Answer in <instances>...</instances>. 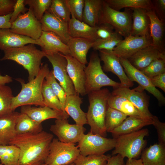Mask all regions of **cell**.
Masks as SVG:
<instances>
[{
	"mask_svg": "<svg viewBox=\"0 0 165 165\" xmlns=\"http://www.w3.org/2000/svg\"></svg>",
	"mask_w": 165,
	"mask_h": 165,
	"instance_id": "cell-59",
	"label": "cell"
},
{
	"mask_svg": "<svg viewBox=\"0 0 165 165\" xmlns=\"http://www.w3.org/2000/svg\"><path fill=\"white\" fill-rule=\"evenodd\" d=\"M12 13L6 16H0V29L11 28V24L10 20Z\"/></svg>",
	"mask_w": 165,
	"mask_h": 165,
	"instance_id": "cell-52",
	"label": "cell"
},
{
	"mask_svg": "<svg viewBox=\"0 0 165 165\" xmlns=\"http://www.w3.org/2000/svg\"><path fill=\"white\" fill-rule=\"evenodd\" d=\"M50 130L60 141L68 143L78 142L84 134L86 129L83 126L69 123L67 119H56L51 125Z\"/></svg>",
	"mask_w": 165,
	"mask_h": 165,
	"instance_id": "cell-12",
	"label": "cell"
},
{
	"mask_svg": "<svg viewBox=\"0 0 165 165\" xmlns=\"http://www.w3.org/2000/svg\"><path fill=\"white\" fill-rule=\"evenodd\" d=\"M80 154L75 143H68L53 138L45 162L47 165H67L73 163Z\"/></svg>",
	"mask_w": 165,
	"mask_h": 165,
	"instance_id": "cell-8",
	"label": "cell"
},
{
	"mask_svg": "<svg viewBox=\"0 0 165 165\" xmlns=\"http://www.w3.org/2000/svg\"><path fill=\"white\" fill-rule=\"evenodd\" d=\"M1 61L11 60L22 65L28 72V81L33 79L40 70L42 58L46 54L33 44L10 48L4 51Z\"/></svg>",
	"mask_w": 165,
	"mask_h": 165,
	"instance_id": "cell-4",
	"label": "cell"
},
{
	"mask_svg": "<svg viewBox=\"0 0 165 165\" xmlns=\"http://www.w3.org/2000/svg\"><path fill=\"white\" fill-rule=\"evenodd\" d=\"M132 18V14L129 9H126L123 12L115 10L103 0L98 24H109L117 33L125 38L130 34Z\"/></svg>",
	"mask_w": 165,
	"mask_h": 165,
	"instance_id": "cell-7",
	"label": "cell"
},
{
	"mask_svg": "<svg viewBox=\"0 0 165 165\" xmlns=\"http://www.w3.org/2000/svg\"><path fill=\"white\" fill-rule=\"evenodd\" d=\"M68 27L71 37L85 38L93 42L97 40L95 27H92L73 16L68 22Z\"/></svg>",
	"mask_w": 165,
	"mask_h": 165,
	"instance_id": "cell-29",
	"label": "cell"
},
{
	"mask_svg": "<svg viewBox=\"0 0 165 165\" xmlns=\"http://www.w3.org/2000/svg\"><path fill=\"white\" fill-rule=\"evenodd\" d=\"M140 159L143 165H165V145H150L142 152Z\"/></svg>",
	"mask_w": 165,
	"mask_h": 165,
	"instance_id": "cell-31",
	"label": "cell"
},
{
	"mask_svg": "<svg viewBox=\"0 0 165 165\" xmlns=\"http://www.w3.org/2000/svg\"><path fill=\"white\" fill-rule=\"evenodd\" d=\"M72 16L82 21L84 0H66Z\"/></svg>",
	"mask_w": 165,
	"mask_h": 165,
	"instance_id": "cell-45",
	"label": "cell"
},
{
	"mask_svg": "<svg viewBox=\"0 0 165 165\" xmlns=\"http://www.w3.org/2000/svg\"><path fill=\"white\" fill-rule=\"evenodd\" d=\"M153 118V117H152ZM153 119H142L136 117H127L122 123L111 133L113 138L141 130L144 126L152 125Z\"/></svg>",
	"mask_w": 165,
	"mask_h": 165,
	"instance_id": "cell-30",
	"label": "cell"
},
{
	"mask_svg": "<svg viewBox=\"0 0 165 165\" xmlns=\"http://www.w3.org/2000/svg\"><path fill=\"white\" fill-rule=\"evenodd\" d=\"M130 9L132 10L133 18L130 35L133 36L150 35V20L147 13V10L140 8Z\"/></svg>",
	"mask_w": 165,
	"mask_h": 165,
	"instance_id": "cell-24",
	"label": "cell"
},
{
	"mask_svg": "<svg viewBox=\"0 0 165 165\" xmlns=\"http://www.w3.org/2000/svg\"><path fill=\"white\" fill-rule=\"evenodd\" d=\"M50 71L48 64H46L41 65L37 75L28 83H25L20 78L16 79L20 83L21 89L20 93L13 98L11 106L12 112L18 107L24 105L45 106L42 94V86Z\"/></svg>",
	"mask_w": 165,
	"mask_h": 165,
	"instance_id": "cell-2",
	"label": "cell"
},
{
	"mask_svg": "<svg viewBox=\"0 0 165 165\" xmlns=\"http://www.w3.org/2000/svg\"><path fill=\"white\" fill-rule=\"evenodd\" d=\"M19 113L13 111L0 116V145H9L16 135L15 126Z\"/></svg>",
	"mask_w": 165,
	"mask_h": 165,
	"instance_id": "cell-28",
	"label": "cell"
},
{
	"mask_svg": "<svg viewBox=\"0 0 165 165\" xmlns=\"http://www.w3.org/2000/svg\"><path fill=\"white\" fill-rule=\"evenodd\" d=\"M121 112L108 105L105 119L107 132H110L119 126L127 117Z\"/></svg>",
	"mask_w": 165,
	"mask_h": 165,
	"instance_id": "cell-37",
	"label": "cell"
},
{
	"mask_svg": "<svg viewBox=\"0 0 165 165\" xmlns=\"http://www.w3.org/2000/svg\"><path fill=\"white\" fill-rule=\"evenodd\" d=\"M51 64L53 75L64 90L67 96L76 94L73 83L67 71V62L64 55L59 53L46 54Z\"/></svg>",
	"mask_w": 165,
	"mask_h": 165,
	"instance_id": "cell-11",
	"label": "cell"
},
{
	"mask_svg": "<svg viewBox=\"0 0 165 165\" xmlns=\"http://www.w3.org/2000/svg\"><path fill=\"white\" fill-rule=\"evenodd\" d=\"M107 103L108 106L121 112L127 116L142 119H152L144 115L128 100L122 96L111 93Z\"/></svg>",
	"mask_w": 165,
	"mask_h": 165,
	"instance_id": "cell-22",
	"label": "cell"
},
{
	"mask_svg": "<svg viewBox=\"0 0 165 165\" xmlns=\"http://www.w3.org/2000/svg\"><path fill=\"white\" fill-rule=\"evenodd\" d=\"M53 138L52 134L42 131L16 135L9 145H15L20 149L18 165H39L45 163Z\"/></svg>",
	"mask_w": 165,
	"mask_h": 165,
	"instance_id": "cell-1",
	"label": "cell"
},
{
	"mask_svg": "<svg viewBox=\"0 0 165 165\" xmlns=\"http://www.w3.org/2000/svg\"><path fill=\"white\" fill-rule=\"evenodd\" d=\"M24 2L25 5L29 6L35 17L40 21L50 8L52 0H24Z\"/></svg>",
	"mask_w": 165,
	"mask_h": 165,
	"instance_id": "cell-39",
	"label": "cell"
},
{
	"mask_svg": "<svg viewBox=\"0 0 165 165\" xmlns=\"http://www.w3.org/2000/svg\"><path fill=\"white\" fill-rule=\"evenodd\" d=\"M20 150L13 145H0V161L4 165H18Z\"/></svg>",
	"mask_w": 165,
	"mask_h": 165,
	"instance_id": "cell-35",
	"label": "cell"
},
{
	"mask_svg": "<svg viewBox=\"0 0 165 165\" xmlns=\"http://www.w3.org/2000/svg\"><path fill=\"white\" fill-rule=\"evenodd\" d=\"M124 159L119 154L113 156L108 159L105 165H125Z\"/></svg>",
	"mask_w": 165,
	"mask_h": 165,
	"instance_id": "cell-51",
	"label": "cell"
},
{
	"mask_svg": "<svg viewBox=\"0 0 165 165\" xmlns=\"http://www.w3.org/2000/svg\"><path fill=\"white\" fill-rule=\"evenodd\" d=\"M150 35L133 36L130 35L123 39L113 49L119 58L128 59L141 49L152 45Z\"/></svg>",
	"mask_w": 165,
	"mask_h": 165,
	"instance_id": "cell-13",
	"label": "cell"
},
{
	"mask_svg": "<svg viewBox=\"0 0 165 165\" xmlns=\"http://www.w3.org/2000/svg\"><path fill=\"white\" fill-rule=\"evenodd\" d=\"M125 165H143L141 159H131L127 160Z\"/></svg>",
	"mask_w": 165,
	"mask_h": 165,
	"instance_id": "cell-54",
	"label": "cell"
},
{
	"mask_svg": "<svg viewBox=\"0 0 165 165\" xmlns=\"http://www.w3.org/2000/svg\"><path fill=\"white\" fill-rule=\"evenodd\" d=\"M16 0H0V16L12 13Z\"/></svg>",
	"mask_w": 165,
	"mask_h": 165,
	"instance_id": "cell-49",
	"label": "cell"
},
{
	"mask_svg": "<svg viewBox=\"0 0 165 165\" xmlns=\"http://www.w3.org/2000/svg\"><path fill=\"white\" fill-rule=\"evenodd\" d=\"M140 71L148 78L165 73V59H156Z\"/></svg>",
	"mask_w": 165,
	"mask_h": 165,
	"instance_id": "cell-44",
	"label": "cell"
},
{
	"mask_svg": "<svg viewBox=\"0 0 165 165\" xmlns=\"http://www.w3.org/2000/svg\"><path fill=\"white\" fill-rule=\"evenodd\" d=\"M29 9L25 6L24 0H16L13 7V11L12 13L10 22L11 24L17 19L19 15L27 12Z\"/></svg>",
	"mask_w": 165,
	"mask_h": 165,
	"instance_id": "cell-48",
	"label": "cell"
},
{
	"mask_svg": "<svg viewBox=\"0 0 165 165\" xmlns=\"http://www.w3.org/2000/svg\"><path fill=\"white\" fill-rule=\"evenodd\" d=\"M119 61L125 73L131 81L138 83L139 86L144 90H147L156 97L160 104H164L165 97L162 94L152 85L148 77L132 65L128 59L119 58Z\"/></svg>",
	"mask_w": 165,
	"mask_h": 165,
	"instance_id": "cell-14",
	"label": "cell"
},
{
	"mask_svg": "<svg viewBox=\"0 0 165 165\" xmlns=\"http://www.w3.org/2000/svg\"><path fill=\"white\" fill-rule=\"evenodd\" d=\"M10 29L13 32L35 40L39 38L42 31L40 21L35 17L30 8L26 13L19 16L11 23Z\"/></svg>",
	"mask_w": 165,
	"mask_h": 165,
	"instance_id": "cell-10",
	"label": "cell"
},
{
	"mask_svg": "<svg viewBox=\"0 0 165 165\" xmlns=\"http://www.w3.org/2000/svg\"><path fill=\"white\" fill-rule=\"evenodd\" d=\"M15 129L16 134L37 133L42 131L41 123H38L26 114L19 113L16 119Z\"/></svg>",
	"mask_w": 165,
	"mask_h": 165,
	"instance_id": "cell-33",
	"label": "cell"
},
{
	"mask_svg": "<svg viewBox=\"0 0 165 165\" xmlns=\"http://www.w3.org/2000/svg\"><path fill=\"white\" fill-rule=\"evenodd\" d=\"M93 42L85 38L71 37L67 44L69 54L86 66L88 63L87 54L89 50L92 47Z\"/></svg>",
	"mask_w": 165,
	"mask_h": 165,
	"instance_id": "cell-26",
	"label": "cell"
},
{
	"mask_svg": "<svg viewBox=\"0 0 165 165\" xmlns=\"http://www.w3.org/2000/svg\"><path fill=\"white\" fill-rule=\"evenodd\" d=\"M42 94L45 106L60 112H65L58 97L45 79L42 83Z\"/></svg>",
	"mask_w": 165,
	"mask_h": 165,
	"instance_id": "cell-36",
	"label": "cell"
},
{
	"mask_svg": "<svg viewBox=\"0 0 165 165\" xmlns=\"http://www.w3.org/2000/svg\"><path fill=\"white\" fill-rule=\"evenodd\" d=\"M95 27L97 40L107 39L119 34L111 25L108 24H98Z\"/></svg>",
	"mask_w": 165,
	"mask_h": 165,
	"instance_id": "cell-46",
	"label": "cell"
},
{
	"mask_svg": "<svg viewBox=\"0 0 165 165\" xmlns=\"http://www.w3.org/2000/svg\"><path fill=\"white\" fill-rule=\"evenodd\" d=\"M48 10L65 22L68 23L71 19V14L66 0H52Z\"/></svg>",
	"mask_w": 165,
	"mask_h": 165,
	"instance_id": "cell-40",
	"label": "cell"
},
{
	"mask_svg": "<svg viewBox=\"0 0 165 165\" xmlns=\"http://www.w3.org/2000/svg\"><path fill=\"white\" fill-rule=\"evenodd\" d=\"M112 9L119 11L123 8H140L147 10L154 9L152 2L149 0H105Z\"/></svg>",
	"mask_w": 165,
	"mask_h": 165,
	"instance_id": "cell-34",
	"label": "cell"
},
{
	"mask_svg": "<svg viewBox=\"0 0 165 165\" xmlns=\"http://www.w3.org/2000/svg\"><path fill=\"white\" fill-rule=\"evenodd\" d=\"M67 165H75V164L74 163H73Z\"/></svg>",
	"mask_w": 165,
	"mask_h": 165,
	"instance_id": "cell-57",
	"label": "cell"
},
{
	"mask_svg": "<svg viewBox=\"0 0 165 165\" xmlns=\"http://www.w3.org/2000/svg\"><path fill=\"white\" fill-rule=\"evenodd\" d=\"M20 112L26 114L39 123L50 119H68L69 116L66 112H60L47 106L37 107L29 105L23 106H21Z\"/></svg>",
	"mask_w": 165,
	"mask_h": 165,
	"instance_id": "cell-20",
	"label": "cell"
},
{
	"mask_svg": "<svg viewBox=\"0 0 165 165\" xmlns=\"http://www.w3.org/2000/svg\"><path fill=\"white\" fill-rule=\"evenodd\" d=\"M152 125L156 129L158 136V143L165 145V123L161 122L158 118L153 116Z\"/></svg>",
	"mask_w": 165,
	"mask_h": 165,
	"instance_id": "cell-47",
	"label": "cell"
},
{
	"mask_svg": "<svg viewBox=\"0 0 165 165\" xmlns=\"http://www.w3.org/2000/svg\"><path fill=\"white\" fill-rule=\"evenodd\" d=\"M39 39L42 44V50L46 54L57 53H61L64 55L69 54L67 45L53 32L42 31Z\"/></svg>",
	"mask_w": 165,
	"mask_h": 165,
	"instance_id": "cell-23",
	"label": "cell"
},
{
	"mask_svg": "<svg viewBox=\"0 0 165 165\" xmlns=\"http://www.w3.org/2000/svg\"><path fill=\"white\" fill-rule=\"evenodd\" d=\"M29 44L42 46L39 39L35 40L28 37L19 35L11 31L10 28L0 29V50H6L21 47Z\"/></svg>",
	"mask_w": 165,
	"mask_h": 165,
	"instance_id": "cell-19",
	"label": "cell"
},
{
	"mask_svg": "<svg viewBox=\"0 0 165 165\" xmlns=\"http://www.w3.org/2000/svg\"><path fill=\"white\" fill-rule=\"evenodd\" d=\"M147 13L150 20V35L152 39V45L162 52L164 34V25L162 20L158 16L154 9L147 10Z\"/></svg>",
	"mask_w": 165,
	"mask_h": 165,
	"instance_id": "cell-27",
	"label": "cell"
},
{
	"mask_svg": "<svg viewBox=\"0 0 165 165\" xmlns=\"http://www.w3.org/2000/svg\"><path fill=\"white\" fill-rule=\"evenodd\" d=\"M13 97L11 88L5 85H0V116L12 112L11 106Z\"/></svg>",
	"mask_w": 165,
	"mask_h": 165,
	"instance_id": "cell-38",
	"label": "cell"
},
{
	"mask_svg": "<svg viewBox=\"0 0 165 165\" xmlns=\"http://www.w3.org/2000/svg\"><path fill=\"white\" fill-rule=\"evenodd\" d=\"M116 143L115 138H107L89 132L83 135L77 146L83 156L100 155L114 148Z\"/></svg>",
	"mask_w": 165,
	"mask_h": 165,
	"instance_id": "cell-9",
	"label": "cell"
},
{
	"mask_svg": "<svg viewBox=\"0 0 165 165\" xmlns=\"http://www.w3.org/2000/svg\"><path fill=\"white\" fill-rule=\"evenodd\" d=\"M123 40L119 34L104 39H98L93 42L92 48L95 50H104L112 51Z\"/></svg>",
	"mask_w": 165,
	"mask_h": 165,
	"instance_id": "cell-42",
	"label": "cell"
},
{
	"mask_svg": "<svg viewBox=\"0 0 165 165\" xmlns=\"http://www.w3.org/2000/svg\"><path fill=\"white\" fill-rule=\"evenodd\" d=\"M88 64L87 66L84 69L86 94L99 90L104 86H111L113 88L121 86L120 83L110 79L104 72L101 65L100 57L97 53H92Z\"/></svg>",
	"mask_w": 165,
	"mask_h": 165,
	"instance_id": "cell-6",
	"label": "cell"
},
{
	"mask_svg": "<svg viewBox=\"0 0 165 165\" xmlns=\"http://www.w3.org/2000/svg\"><path fill=\"white\" fill-rule=\"evenodd\" d=\"M110 156L104 154L84 156L80 154L74 163L75 165H105Z\"/></svg>",
	"mask_w": 165,
	"mask_h": 165,
	"instance_id": "cell-41",
	"label": "cell"
},
{
	"mask_svg": "<svg viewBox=\"0 0 165 165\" xmlns=\"http://www.w3.org/2000/svg\"><path fill=\"white\" fill-rule=\"evenodd\" d=\"M156 5L155 6H158V9H160V10L161 13H164V12L165 10V0H156Z\"/></svg>",
	"mask_w": 165,
	"mask_h": 165,
	"instance_id": "cell-55",
	"label": "cell"
},
{
	"mask_svg": "<svg viewBox=\"0 0 165 165\" xmlns=\"http://www.w3.org/2000/svg\"><path fill=\"white\" fill-rule=\"evenodd\" d=\"M39 165H47L46 163H43L42 164H40Z\"/></svg>",
	"mask_w": 165,
	"mask_h": 165,
	"instance_id": "cell-56",
	"label": "cell"
},
{
	"mask_svg": "<svg viewBox=\"0 0 165 165\" xmlns=\"http://www.w3.org/2000/svg\"><path fill=\"white\" fill-rule=\"evenodd\" d=\"M12 81V79L11 77L7 75H0V85H5Z\"/></svg>",
	"mask_w": 165,
	"mask_h": 165,
	"instance_id": "cell-53",
	"label": "cell"
},
{
	"mask_svg": "<svg viewBox=\"0 0 165 165\" xmlns=\"http://www.w3.org/2000/svg\"><path fill=\"white\" fill-rule=\"evenodd\" d=\"M148 134V130L144 129L118 137L112 155L119 154L123 158L136 159L146 145L144 138Z\"/></svg>",
	"mask_w": 165,
	"mask_h": 165,
	"instance_id": "cell-5",
	"label": "cell"
},
{
	"mask_svg": "<svg viewBox=\"0 0 165 165\" xmlns=\"http://www.w3.org/2000/svg\"><path fill=\"white\" fill-rule=\"evenodd\" d=\"M148 78L154 87H159L165 92V73Z\"/></svg>",
	"mask_w": 165,
	"mask_h": 165,
	"instance_id": "cell-50",
	"label": "cell"
},
{
	"mask_svg": "<svg viewBox=\"0 0 165 165\" xmlns=\"http://www.w3.org/2000/svg\"><path fill=\"white\" fill-rule=\"evenodd\" d=\"M0 165H2V164H0Z\"/></svg>",
	"mask_w": 165,
	"mask_h": 165,
	"instance_id": "cell-58",
	"label": "cell"
},
{
	"mask_svg": "<svg viewBox=\"0 0 165 165\" xmlns=\"http://www.w3.org/2000/svg\"><path fill=\"white\" fill-rule=\"evenodd\" d=\"M103 0H84L82 21L92 27L98 23Z\"/></svg>",
	"mask_w": 165,
	"mask_h": 165,
	"instance_id": "cell-32",
	"label": "cell"
},
{
	"mask_svg": "<svg viewBox=\"0 0 165 165\" xmlns=\"http://www.w3.org/2000/svg\"><path fill=\"white\" fill-rule=\"evenodd\" d=\"M45 79L50 84L53 91L58 97L62 105L63 111L65 112L64 108L67 95L63 89L57 82L53 75V70L50 71L46 77Z\"/></svg>",
	"mask_w": 165,
	"mask_h": 165,
	"instance_id": "cell-43",
	"label": "cell"
},
{
	"mask_svg": "<svg viewBox=\"0 0 165 165\" xmlns=\"http://www.w3.org/2000/svg\"><path fill=\"white\" fill-rule=\"evenodd\" d=\"M40 21L42 31L53 32L67 44L71 38L68 23L64 21L48 10L46 11Z\"/></svg>",
	"mask_w": 165,
	"mask_h": 165,
	"instance_id": "cell-17",
	"label": "cell"
},
{
	"mask_svg": "<svg viewBox=\"0 0 165 165\" xmlns=\"http://www.w3.org/2000/svg\"><path fill=\"white\" fill-rule=\"evenodd\" d=\"M101 61L103 62L102 67L104 72H111L116 75L120 81L121 86L130 88L134 85L125 73L121 64L119 57L113 51L99 50Z\"/></svg>",
	"mask_w": 165,
	"mask_h": 165,
	"instance_id": "cell-15",
	"label": "cell"
},
{
	"mask_svg": "<svg viewBox=\"0 0 165 165\" xmlns=\"http://www.w3.org/2000/svg\"><path fill=\"white\" fill-rule=\"evenodd\" d=\"M159 58L165 59L164 53L151 45L137 52L128 60L134 67L141 70Z\"/></svg>",
	"mask_w": 165,
	"mask_h": 165,
	"instance_id": "cell-21",
	"label": "cell"
},
{
	"mask_svg": "<svg viewBox=\"0 0 165 165\" xmlns=\"http://www.w3.org/2000/svg\"><path fill=\"white\" fill-rule=\"evenodd\" d=\"M111 93L106 88L88 94L89 105L86 118L92 133L105 137L106 130L105 119L108 107V100Z\"/></svg>",
	"mask_w": 165,
	"mask_h": 165,
	"instance_id": "cell-3",
	"label": "cell"
},
{
	"mask_svg": "<svg viewBox=\"0 0 165 165\" xmlns=\"http://www.w3.org/2000/svg\"><path fill=\"white\" fill-rule=\"evenodd\" d=\"M67 62V71L76 93L81 96L86 95L85 90L86 75L83 65L70 54L64 55Z\"/></svg>",
	"mask_w": 165,
	"mask_h": 165,
	"instance_id": "cell-18",
	"label": "cell"
},
{
	"mask_svg": "<svg viewBox=\"0 0 165 165\" xmlns=\"http://www.w3.org/2000/svg\"><path fill=\"white\" fill-rule=\"evenodd\" d=\"M144 90L140 86L132 90L129 88L119 87L114 88L112 93L126 98L142 113L152 118L153 115L148 109L149 98L144 92Z\"/></svg>",
	"mask_w": 165,
	"mask_h": 165,
	"instance_id": "cell-16",
	"label": "cell"
},
{
	"mask_svg": "<svg viewBox=\"0 0 165 165\" xmlns=\"http://www.w3.org/2000/svg\"><path fill=\"white\" fill-rule=\"evenodd\" d=\"M82 99L77 94L66 96L64 109L69 116L74 120L76 124L83 126L87 124L86 113L81 109Z\"/></svg>",
	"mask_w": 165,
	"mask_h": 165,
	"instance_id": "cell-25",
	"label": "cell"
}]
</instances>
